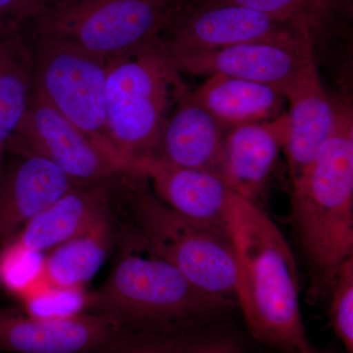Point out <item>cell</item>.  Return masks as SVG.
I'll list each match as a JSON object with an SVG mask.
<instances>
[{
  "label": "cell",
  "instance_id": "cell-1",
  "mask_svg": "<svg viewBox=\"0 0 353 353\" xmlns=\"http://www.w3.org/2000/svg\"><path fill=\"white\" fill-rule=\"evenodd\" d=\"M226 232L236 259L234 299L250 333L284 353L307 347L296 260L277 225L256 202L236 194Z\"/></svg>",
  "mask_w": 353,
  "mask_h": 353
},
{
  "label": "cell",
  "instance_id": "cell-2",
  "mask_svg": "<svg viewBox=\"0 0 353 353\" xmlns=\"http://www.w3.org/2000/svg\"><path fill=\"white\" fill-rule=\"evenodd\" d=\"M331 136L292 179V221L310 268V294L328 296L332 281L353 256V114L336 103Z\"/></svg>",
  "mask_w": 353,
  "mask_h": 353
},
{
  "label": "cell",
  "instance_id": "cell-3",
  "mask_svg": "<svg viewBox=\"0 0 353 353\" xmlns=\"http://www.w3.org/2000/svg\"><path fill=\"white\" fill-rule=\"evenodd\" d=\"M143 243L139 252L121 259L90 294L88 312L109 316L131 329H192L236 305L199 289Z\"/></svg>",
  "mask_w": 353,
  "mask_h": 353
},
{
  "label": "cell",
  "instance_id": "cell-4",
  "mask_svg": "<svg viewBox=\"0 0 353 353\" xmlns=\"http://www.w3.org/2000/svg\"><path fill=\"white\" fill-rule=\"evenodd\" d=\"M187 92L160 38L108 59L106 136L125 172L132 160L152 152L172 109Z\"/></svg>",
  "mask_w": 353,
  "mask_h": 353
},
{
  "label": "cell",
  "instance_id": "cell-5",
  "mask_svg": "<svg viewBox=\"0 0 353 353\" xmlns=\"http://www.w3.org/2000/svg\"><path fill=\"white\" fill-rule=\"evenodd\" d=\"M127 173L130 208L145 245L199 289L236 301V259L227 234L179 214L146 188L143 176Z\"/></svg>",
  "mask_w": 353,
  "mask_h": 353
},
{
  "label": "cell",
  "instance_id": "cell-6",
  "mask_svg": "<svg viewBox=\"0 0 353 353\" xmlns=\"http://www.w3.org/2000/svg\"><path fill=\"white\" fill-rule=\"evenodd\" d=\"M175 0H61L34 23L39 39H59L109 58L159 38Z\"/></svg>",
  "mask_w": 353,
  "mask_h": 353
},
{
  "label": "cell",
  "instance_id": "cell-7",
  "mask_svg": "<svg viewBox=\"0 0 353 353\" xmlns=\"http://www.w3.org/2000/svg\"><path fill=\"white\" fill-rule=\"evenodd\" d=\"M32 57L34 90L83 134L113 150L105 127L108 59L50 39H39Z\"/></svg>",
  "mask_w": 353,
  "mask_h": 353
},
{
  "label": "cell",
  "instance_id": "cell-8",
  "mask_svg": "<svg viewBox=\"0 0 353 353\" xmlns=\"http://www.w3.org/2000/svg\"><path fill=\"white\" fill-rule=\"evenodd\" d=\"M11 148L46 158L81 185L125 173L112 150L83 134L34 90Z\"/></svg>",
  "mask_w": 353,
  "mask_h": 353
},
{
  "label": "cell",
  "instance_id": "cell-9",
  "mask_svg": "<svg viewBox=\"0 0 353 353\" xmlns=\"http://www.w3.org/2000/svg\"><path fill=\"white\" fill-rule=\"evenodd\" d=\"M171 57L181 73L208 77L219 74L270 85L285 94L314 53L311 36H306L294 41H253Z\"/></svg>",
  "mask_w": 353,
  "mask_h": 353
},
{
  "label": "cell",
  "instance_id": "cell-10",
  "mask_svg": "<svg viewBox=\"0 0 353 353\" xmlns=\"http://www.w3.org/2000/svg\"><path fill=\"white\" fill-rule=\"evenodd\" d=\"M311 36L310 28L275 19L233 3L209 7L187 18L165 41L171 55L229 48L253 41H294Z\"/></svg>",
  "mask_w": 353,
  "mask_h": 353
},
{
  "label": "cell",
  "instance_id": "cell-11",
  "mask_svg": "<svg viewBox=\"0 0 353 353\" xmlns=\"http://www.w3.org/2000/svg\"><path fill=\"white\" fill-rule=\"evenodd\" d=\"M128 329L99 313L37 319L0 308V352L97 353Z\"/></svg>",
  "mask_w": 353,
  "mask_h": 353
},
{
  "label": "cell",
  "instance_id": "cell-12",
  "mask_svg": "<svg viewBox=\"0 0 353 353\" xmlns=\"http://www.w3.org/2000/svg\"><path fill=\"white\" fill-rule=\"evenodd\" d=\"M126 172L150 181L153 194L179 214L227 234L236 192L218 174L176 166L150 154L132 160Z\"/></svg>",
  "mask_w": 353,
  "mask_h": 353
},
{
  "label": "cell",
  "instance_id": "cell-13",
  "mask_svg": "<svg viewBox=\"0 0 353 353\" xmlns=\"http://www.w3.org/2000/svg\"><path fill=\"white\" fill-rule=\"evenodd\" d=\"M81 183L50 160L32 153L0 173V243L15 238L32 218Z\"/></svg>",
  "mask_w": 353,
  "mask_h": 353
},
{
  "label": "cell",
  "instance_id": "cell-14",
  "mask_svg": "<svg viewBox=\"0 0 353 353\" xmlns=\"http://www.w3.org/2000/svg\"><path fill=\"white\" fill-rule=\"evenodd\" d=\"M288 112L228 130L220 176L236 194L256 201L290 137Z\"/></svg>",
  "mask_w": 353,
  "mask_h": 353
},
{
  "label": "cell",
  "instance_id": "cell-15",
  "mask_svg": "<svg viewBox=\"0 0 353 353\" xmlns=\"http://www.w3.org/2000/svg\"><path fill=\"white\" fill-rule=\"evenodd\" d=\"M226 134L219 122L188 92L172 110L157 145L146 154L220 176Z\"/></svg>",
  "mask_w": 353,
  "mask_h": 353
},
{
  "label": "cell",
  "instance_id": "cell-16",
  "mask_svg": "<svg viewBox=\"0 0 353 353\" xmlns=\"http://www.w3.org/2000/svg\"><path fill=\"white\" fill-rule=\"evenodd\" d=\"M289 101L290 137L284 148L290 176L296 178L331 136L336 103L326 94L315 58H311L285 92Z\"/></svg>",
  "mask_w": 353,
  "mask_h": 353
},
{
  "label": "cell",
  "instance_id": "cell-17",
  "mask_svg": "<svg viewBox=\"0 0 353 353\" xmlns=\"http://www.w3.org/2000/svg\"><path fill=\"white\" fill-rule=\"evenodd\" d=\"M104 182L79 185L32 218L12 240L44 252L75 238L109 213Z\"/></svg>",
  "mask_w": 353,
  "mask_h": 353
},
{
  "label": "cell",
  "instance_id": "cell-18",
  "mask_svg": "<svg viewBox=\"0 0 353 353\" xmlns=\"http://www.w3.org/2000/svg\"><path fill=\"white\" fill-rule=\"evenodd\" d=\"M192 94L226 131L275 119L287 101L277 88L219 74L209 76Z\"/></svg>",
  "mask_w": 353,
  "mask_h": 353
},
{
  "label": "cell",
  "instance_id": "cell-19",
  "mask_svg": "<svg viewBox=\"0 0 353 353\" xmlns=\"http://www.w3.org/2000/svg\"><path fill=\"white\" fill-rule=\"evenodd\" d=\"M34 92V57L20 31L0 34V173Z\"/></svg>",
  "mask_w": 353,
  "mask_h": 353
},
{
  "label": "cell",
  "instance_id": "cell-20",
  "mask_svg": "<svg viewBox=\"0 0 353 353\" xmlns=\"http://www.w3.org/2000/svg\"><path fill=\"white\" fill-rule=\"evenodd\" d=\"M110 214L90 229L44 256V276L48 284L59 288H83L101 268L112 245Z\"/></svg>",
  "mask_w": 353,
  "mask_h": 353
},
{
  "label": "cell",
  "instance_id": "cell-21",
  "mask_svg": "<svg viewBox=\"0 0 353 353\" xmlns=\"http://www.w3.org/2000/svg\"><path fill=\"white\" fill-rule=\"evenodd\" d=\"M48 282L43 252L30 250L11 240L0 252V284L11 294L23 297Z\"/></svg>",
  "mask_w": 353,
  "mask_h": 353
},
{
  "label": "cell",
  "instance_id": "cell-22",
  "mask_svg": "<svg viewBox=\"0 0 353 353\" xmlns=\"http://www.w3.org/2000/svg\"><path fill=\"white\" fill-rule=\"evenodd\" d=\"M20 299L29 317L64 319L88 312L90 294L83 288L54 287L46 282Z\"/></svg>",
  "mask_w": 353,
  "mask_h": 353
},
{
  "label": "cell",
  "instance_id": "cell-23",
  "mask_svg": "<svg viewBox=\"0 0 353 353\" xmlns=\"http://www.w3.org/2000/svg\"><path fill=\"white\" fill-rule=\"evenodd\" d=\"M328 296L334 333L347 353H353V256L341 265L330 285Z\"/></svg>",
  "mask_w": 353,
  "mask_h": 353
},
{
  "label": "cell",
  "instance_id": "cell-24",
  "mask_svg": "<svg viewBox=\"0 0 353 353\" xmlns=\"http://www.w3.org/2000/svg\"><path fill=\"white\" fill-rule=\"evenodd\" d=\"M192 329H128L97 353H176Z\"/></svg>",
  "mask_w": 353,
  "mask_h": 353
},
{
  "label": "cell",
  "instance_id": "cell-25",
  "mask_svg": "<svg viewBox=\"0 0 353 353\" xmlns=\"http://www.w3.org/2000/svg\"><path fill=\"white\" fill-rule=\"evenodd\" d=\"M221 3L248 7L275 19L306 27L324 6L323 0H222Z\"/></svg>",
  "mask_w": 353,
  "mask_h": 353
},
{
  "label": "cell",
  "instance_id": "cell-26",
  "mask_svg": "<svg viewBox=\"0 0 353 353\" xmlns=\"http://www.w3.org/2000/svg\"><path fill=\"white\" fill-rule=\"evenodd\" d=\"M61 0H0V34L21 31Z\"/></svg>",
  "mask_w": 353,
  "mask_h": 353
},
{
  "label": "cell",
  "instance_id": "cell-27",
  "mask_svg": "<svg viewBox=\"0 0 353 353\" xmlns=\"http://www.w3.org/2000/svg\"><path fill=\"white\" fill-rule=\"evenodd\" d=\"M240 339L232 334L190 333L176 353H243Z\"/></svg>",
  "mask_w": 353,
  "mask_h": 353
},
{
  "label": "cell",
  "instance_id": "cell-28",
  "mask_svg": "<svg viewBox=\"0 0 353 353\" xmlns=\"http://www.w3.org/2000/svg\"><path fill=\"white\" fill-rule=\"evenodd\" d=\"M296 353H326V352H320V350H315V348L311 347L310 343H309L307 347L303 348V350H299V352H297Z\"/></svg>",
  "mask_w": 353,
  "mask_h": 353
}]
</instances>
